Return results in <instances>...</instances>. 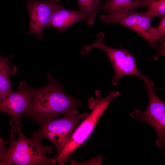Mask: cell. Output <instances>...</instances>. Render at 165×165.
<instances>
[{
	"mask_svg": "<svg viewBox=\"0 0 165 165\" xmlns=\"http://www.w3.org/2000/svg\"><path fill=\"white\" fill-rule=\"evenodd\" d=\"M105 34L98 33L97 39L90 45H84L81 50L86 54L91 49L98 48L104 51L108 57L113 67L115 75L112 80L113 85L116 86L121 78L126 75H135L142 79L146 85L153 82L148 77L143 75L138 70L134 56L126 49H115L106 45L104 41Z\"/></svg>",
	"mask_w": 165,
	"mask_h": 165,
	"instance_id": "5",
	"label": "cell"
},
{
	"mask_svg": "<svg viewBox=\"0 0 165 165\" xmlns=\"http://www.w3.org/2000/svg\"><path fill=\"white\" fill-rule=\"evenodd\" d=\"M102 158L99 155L97 157H94L93 158L86 161L79 162L73 160L71 161V165H101Z\"/></svg>",
	"mask_w": 165,
	"mask_h": 165,
	"instance_id": "16",
	"label": "cell"
},
{
	"mask_svg": "<svg viewBox=\"0 0 165 165\" xmlns=\"http://www.w3.org/2000/svg\"><path fill=\"white\" fill-rule=\"evenodd\" d=\"M62 0H27L26 7L30 16L29 29L27 35L34 34L38 39L43 37L44 29L47 27L54 11L61 5Z\"/></svg>",
	"mask_w": 165,
	"mask_h": 165,
	"instance_id": "7",
	"label": "cell"
},
{
	"mask_svg": "<svg viewBox=\"0 0 165 165\" xmlns=\"http://www.w3.org/2000/svg\"><path fill=\"white\" fill-rule=\"evenodd\" d=\"M9 142L8 141L3 139L0 137V159L8 150L7 145Z\"/></svg>",
	"mask_w": 165,
	"mask_h": 165,
	"instance_id": "17",
	"label": "cell"
},
{
	"mask_svg": "<svg viewBox=\"0 0 165 165\" xmlns=\"http://www.w3.org/2000/svg\"><path fill=\"white\" fill-rule=\"evenodd\" d=\"M79 11L82 12H97L101 0H77Z\"/></svg>",
	"mask_w": 165,
	"mask_h": 165,
	"instance_id": "15",
	"label": "cell"
},
{
	"mask_svg": "<svg viewBox=\"0 0 165 165\" xmlns=\"http://www.w3.org/2000/svg\"><path fill=\"white\" fill-rule=\"evenodd\" d=\"M31 88L26 82H22L17 91L0 97V112L12 116L10 122L21 123V116L28 112L31 106Z\"/></svg>",
	"mask_w": 165,
	"mask_h": 165,
	"instance_id": "8",
	"label": "cell"
},
{
	"mask_svg": "<svg viewBox=\"0 0 165 165\" xmlns=\"http://www.w3.org/2000/svg\"><path fill=\"white\" fill-rule=\"evenodd\" d=\"M100 19L108 24H118L135 31L153 48V45L148 34L149 29L152 27L151 20L145 12H138L134 10L126 13L103 14Z\"/></svg>",
	"mask_w": 165,
	"mask_h": 165,
	"instance_id": "9",
	"label": "cell"
},
{
	"mask_svg": "<svg viewBox=\"0 0 165 165\" xmlns=\"http://www.w3.org/2000/svg\"><path fill=\"white\" fill-rule=\"evenodd\" d=\"M88 114L86 112L80 113L77 110L61 118L59 116L39 120L35 123L38 125L39 128L33 132L31 137L42 141L45 138L51 142L57 150L54 156L55 158L69 141L78 123Z\"/></svg>",
	"mask_w": 165,
	"mask_h": 165,
	"instance_id": "4",
	"label": "cell"
},
{
	"mask_svg": "<svg viewBox=\"0 0 165 165\" xmlns=\"http://www.w3.org/2000/svg\"><path fill=\"white\" fill-rule=\"evenodd\" d=\"M97 12L76 11L64 9L62 6L53 12L47 27L57 29L60 32L64 31L70 26L81 21H85L91 26L94 23Z\"/></svg>",
	"mask_w": 165,
	"mask_h": 165,
	"instance_id": "10",
	"label": "cell"
},
{
	"mask_svg": "<svg viewBox=\"0 0 165 165\" xmlns=\"http://www.w3.org/2000/svg\"><path fill=\"white\" fill-rule=\"evenodd\" d=\"M47 84L39 88H31L32 100L29 110L21 116L32 118L33 123L42 119L65 115L74 112L82 105L80 101L66 94L62 84L50 72Z\"/></svg>",
	"mask_w": 165,
	"mask_h": 165,
	"instance_id": "1",
	"label": "cell"
},
{
	"mask_svg": "<svg viewBox=\"0 0 165 165\" xmlns=\"http://www.w3.org/2000/svg\"><path fill=\"white\" fill-rule=\"evenodd\" d=\"M148 34L153 44V48L158 51L159 49L158 43L160 45L165 43V15L161 18L157 27L152 26L149 29Z\"/></svg>",
	"mask_w": 165,
	"mask_h": 165,
	"instance_id": "13",
	"label": "cell"
},
{
	"mask_svg": "<svg viewBox=\"0 0 165 165\" xmlns=\"http://www.w3.org/2000/svg\"><path fill=\"white\" fill-rule=\"evenodd\" d=\"M147 6V9L145 12L151 20L165 15V0H149Z\"/></svg>",
	"mask_w": 165,
	"mask_h": 165,
	"instance_id": "14",
	"label": "cell"
},
{
	"mask_svg": "<svg viewBox=\"0 0 165 165\" xmlns=\"http://www.w3.org/2000/svg\"><path fill=\"white\" fill-rule=\"evenodd\" d=\"M11 130L17 136L16 140L10 134V147L0 159V165H53L54 157L49 158L47 153L53 152L51 145L46 146L42 140L31 137L29 138L23 133L21 124L9 123Z\"/></svg>",
	"mask_w": 165,
	"mask_h": 165,
	"instance_id": "2",
	"label": "cell"
},
{
	"mask_svg": "<svg viewBox=\"0 0 165 165\" xmlns=\"http://www.w3.org/2000/svg\"><path fill=\"white\" fill-rule=\"evenodd\" d=\"M13 57V55L3 57L0 52V97L13 92L11 76L17 69L16 67L10 64V60Z\"/></svg>",
	"mask_w": 165,
	"mask_h": 165,
	"instance_id": "12",
	"label": "cell"
},
{
	"mask_svg": "<svg viewBox=\"0 0 165 165\" xmlns=\"http://www.w3.org/2000/svg\"><path fill=\"white\" fill-rule=\"evenodd\" d=\"M149 0H106L99 8L108 13L129 12L138 8L147 6Z\"/></svg>",
	"mask_w": 165,
	"mask_h": 165,
	"instance_id": "11",
	"label": "cell"
},
{
	"mask_svg": "<svg viewBox=\"0 0 165 165\" xmlns=\"http://www.w3.org/2000/svg\"><path fill=\"white\" fill-rule=\"evenodd\" d=\"M95 98L88 100V107L92 111L74 130L69 141L61 153L53 161L55 164L64 165L70 160L72 153L83 144L92 133L99 120L107 108L111 101L119 96L118 91H111L105 97L102 98L99 90L95 92Z\"/></svg>",
	"mask_w": 165,
	"mask_h": 165,
	"instance_id": "3",
	"label": "cell"
},
{
	"mask_svg": "<svg viewBox=\"0 0 165 165\" xmlns=\"http://www.w3.org/2000/svg\"><path fill=\"white\" fill-rule=\"evenodd\" d=\"M154 83L146 85L148 97V104L143 112L137 109L130 114L133 118L150 125L156 131L157 136L155 143L163 152L165 144V103L156 94L153 90Z\"/></svg>",
	"mask_w": 165,
	"mask_h": 165,
	"instance_id": "6",
	"label": "cell"
}]
</instances>
